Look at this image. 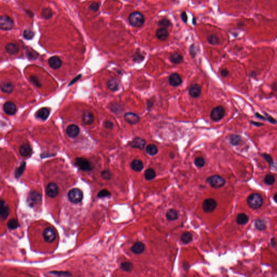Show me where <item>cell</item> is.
<instances>
[{"mask_svg":"<svg viewBox=\"0 0 277 277\" xmlns=\"http://www.w3.org/2000/svg\"><path fill=\"white\" fill-rule=\"evenodd\" d=\"M7 225L8 228L10 230H14L17 228L19 226V222L17 219H10L9 221L7 223Z\"/></svg>","mask_w":277,"mask_h":277,"instance_id":"obj_39","label":"cell"},{"mask_svg":"<svg viewBox=\"0 0 277 277\" xmlns=\"http://www.w3.org/2000/svg\"><path fill=\"white\" fill-rule=\"evenodd\" d=\"M9 214V208L5 201L0 200V217L6 219Z\"/></svg>","mask_w":277,"mask_h":277,"instance_id":"obj_15","label":"cell"},{"mask_svg":"<svg viewBox=\"0 0 277 277\" xmlns=\"http://www.w3.org/2000/svg\"><path fill=\"white\" fill-rule=\"evenodd\" d=\"M194 164L198 167H203L205 165V159L203 157H198L194 160Z\"/></svg>","mask_w":277,"mask_h":277,"instance_id":"obj_44","label":"cell"},{"mask_svg":"<svg viewBox=\"0 0 277 277\" xmlns=\"http://www.w3.org/2000/svg\"><path fill=\"white\" fill-rule=\"evenodd\" d=\"M103 125H104V126H105V127L108 128V129H112L114 127L113 124L112 123V122H110V121H105Z\"/></svg>","mask_w":277,"mask_h":277,"instance_id":"obj_52","label":"cell"},{"mask_svg":"<svg viewBox=\"0 0 277 277\" xmlns=\"http://www.w3.org/2000/svg\"><path fill=\"white\" fill-rule=\"evenodd\" d=\"M230 144L233 146H237L241 141V137L239 135H232L230 137Z\"/></svg>","mask_w":277,"mask_h":277,"instance_id":"obj_38","label":"cell"},{"mask_svg":"<svg viewBox=\"0 0 277 277\" xmlns=\"http://www.w3.org/2000/svg\"><path fill=\"white\" fill-rule=\"evenodd\" d=\"M166 217L168 220L174 221L178 218L179 213L176 210L170 209L166 213Z\"/></svg>","mask_w":277,"mask_h":277,"instance_id":"obj_27","label":"cell"},{"mask_svg":"<svg viewBox=\"0 0 277 277\" xmlns=\"http://www.w3.org/2000/svg\"><path fill=\"white\" fill-rule=\"evenodd\" d=\"M41 15L42 17L46 19H49L51 18L53 16V13L51 9L48 8H45L42 9V12H41Z\"/></svg>","mask_w":277,"mask_h":277,"instance_id":"obj_37","label":"cell"},{"mask_svg":"<svg viewBox=\"0 0 277 277\" xmlns=\"http://www.w3.org/2000/svg\"><path fill=\"white\" fill-rule=\"evenodd\" d=\"M43 238L46 241L48 242H52L54 241L56 238L55 230L54 228L51 227H47L44 230L43 233Z\"/></svg>","mask_w":277,"mask_h":277,"instance_id":"obj_10","label":"cell"},{"mask_svg":"<svg viewBox=\"0 0 277 277\" xmlns=\"http://www.w3.org/2000/svg\"><path fill=\"white\" fill-rule=\"evenodd\" d=\"M75 164L80 170L84 171H91L92 167L87 159L84 158H77L75 159Z\"/></svg>","mask_w":277,"mask_h":277,"instance_id":"obj_8","label":"cell"},{"mask_svg":"<svg viewBox=\"0 0 277 277\" xmlns=\"http://www.w3.org/2000/svg\"><path fill=\"white\" fill-rule=\"evenodd\" d=\"M50 273L53 274V275H56L58 276H69L71 275L70 273L67 272H58V271H53L51 272Z\"/></svg>","mask_w":277,"mask_h":277,"instance_id":"obj_49","label":"cell"},{"mask_svg":"<svg viewBox=\"0 0 277 277\" xmlns=\"http://www.w3.org/2000/svg\"><path fill=\"white\" fill-rule=\"evenodd\" d=\"M110 196V193L107 189H103L100 191L98 194L99 198H104Z\"/></svg>","mask_w":277,"mask_h":277,"instance_id":"obj_46","label":"cell"},{"mask_svg":"<svg viewBox=\"0 0 277 277\" xmlns=\"http://www.w3.org/2000/svg\"><path fill=\"white\" fill-rule=\"evenodd\" d=\"M66 132L68 137L75 138L79 134L80 129L79 127L75 125H70L67 128Z\"/></svg>","mask_w":277,"mask_h":277,"instance_id":"obj_13","label":"cell"},{"mask_svg":"<svg viewBox=\"0 0 277 277\" xmlns=\"http://www.w3.org/2000/svg\"><path fill=\"white\" fill-rule=\"evenodd\" d=\"M107 86L111 91H117L119 88V81L116 79H112L107 82Z\"/></svg>","mask_w":277,"mask_h":277,"instance_id":"obj_29","label":"cell"},{"mask_svg":"<svg viewBox=\"0 0 277 277\" xmlns=\"http://www.w3.org/2000/svg\"><path fill=\"white\" fill-rule=\"evenodd\" d=\"M26 166V163L23 162L22 163H21V165L20 166V167L17 168L15 172V177L16 178H19L20 177H21L22 174H23L24 170H25Z\"/></svg>","mask_w":277,"mask_h":277,"instance_id":"obj_36","label":"cell"},{"mask_svg":"<svg viewBox=\"0 0 277 277\" xmlns=\"http://www.w3.org/2000/svg\"><path fill=\"white\" fill-rule=\"evenodd\" d=\"M264 182L266 185H272L275 182V178L273 175L268 174L264 178Z\"/></svg>","mask_w":277,"mask_h":277,"instance_id":"obj_41","label":"cell"},{"mask_svg":"<svg viewBox=\"0 0 277 277\" xmlns=\"http://www.w3.org/2000/svg\"><path fill=\"white\" fill-rule=\"evenodd\" d=\"M89 9L93 12H96L99 9V5L98 3H93L90 6Z\"/></svg>","mask_w":277,"mask_h":277,"instance_id":"obj_50","label":"cell"},{"mask_svg":"<svg viewBox=\"0 0 277 277\" xmlns=\"http://www.w3.org/2000/svg\"><path fill=\"white\" fill-rule=\"evenodd\" d=\"M168 32L166 29L161 28L157 30L156 32V36L159 40L161 41H165L168 37Z\"/></svg>","mask_w":277,"mask_h":277,"instance_id":"obj_23","label":"cell"},{"mask_svg":"<svg viewBox=\"0 0 277 277\" xmlns=\"http://www.w3.org/2000/svg\"><path fill=\"white\" fill-rule=\"evenodd\" d=\"M131 167L135 172H141L144 168V163L140 160L135 159L132 162Z\"/></svg>","mask_w":277,"mask_h":277,"instance_id":"obj_26","label":"cell"},{"mask_svg":"<svg viewBox=\"0 0 277 277\" xmlns=\"http://www.w3.org/2000/svg\"><path fill=\"white\" fill-rule=\"evenodd\" d=\"M144 249H145V247H144V244L142 242L139 241V242H135L132 247L131 251L133 252L134 253L140 254L144 252Z\"/></svg>","mask_w":277,"mask_h":277,"instance_id":"obj_22","label":"cell"},{"mask_svg":"<svg viewBox=\"0 0 277 277\" xmlns=\"http://www.w3.org/2000/svg\"><path fill=\"white\" fill-rule=\"evenodd\" d=\"M255 227L259 230H263L266 228V224L265 220L263 219H256L255 221Z\"/></svg>","mask_w":277,"mask_h":277,"instance_id":"obj_32","label":"cell"},{"mask_svg":"<svg viewBox=\"0 0 277 277\" xmlns=\"http://www.w3.org/2000/svg\"><path fill=\"white\" fill-rule=\"evenodd\" d=\"M181 240L184 244H189L193 240V235L189 232H185L182 234Z\"/></svg>","mask_w":277,"mask_h":277,"instance_id":"obj_30","label":"cell"},{"mask_svg":"<svg viewBox=\"0 0 277 277\" xmlns=\"http://www.w3.org/2000/svg\"><path fill=\"white\" fill-rule=\"evenodd\" d=\"M146 144V141L140 137H135L130 144V146L132 147L137 148L140 149L144 148Z\"/></svg>","mask_w":277,"mask_h":277,"instance_id":"obj_19","label":"cell"},{"mask_svg":"<svg viewBox=\"0 0 277 277\" xmlns=\"http://www.w3.org/2000/svg\"><path fill=\"white\" fill-rule=\"evenodd\" d=\"M1 90L5 93H11L13 90V84L9 82H5L0 85Z\"/></svg>","mask_w":277,"mask_h":277,"instance_id":"obj_25","label":"cell"},{"mask_svg":"<svg viewBox=\"0 0 277 277\" xmlns=\"http://www.w3.org/2000/svg\"><path fill=\"white\" fill-rule=\"evenodd\" d=\"M206 182L214 189H219L223 186L226 183L225 180L223 177L218 175H214L208 178Z\"/></svg>","mask_w":277,"mask_h":277,"instance_id":"obj_4","label":"cell"},{"mask_svg":"<svg viewBox=\"0 0 277 277\" xmlns=\"http://www.w3.org/2000/svg\"><path fill=\"white\" fill-rule=\"evenodd\" d=\"M81 75H78V77H75V78L72 81L70 82V84H69V86H70V85H72V84H74V83H75V82L77 81V80L79 79L80 78V77H81Z\"/></svg>","mask_w":277,"mask_h":277,"instance_id":"obj_55","label":"cell"},{"mask_svg":"<svg viewBox=\"0 0 277 277\" xmlns=\"http://www.w3.org/2000/svg\"><path fill=\"white\" fill-rule=\"evenodd\" d=\"M225 114V110L224 107L218 106L212 110L211 113V118L213 121H218L224 118Z\"/></svg>","mask_w":277,"mask_h":277,"instance_id":"obj_6","label":"cell"},{"mask_svg":"<svg viewBox=\"0 0 277 277\" xmlns=\"http://www.w3.org/2000/svg\"><path fill=\"white\" fill-rule=\"evenodd\" d=\"M82 120L84 124L86 125H91L93 122L94 115L92 112L86 110L84 113Z\"/></svg>","mask_w":277,"mask_h":277,"instance_id":"obj_24","label":"cell"},{"mask_svg":"<svg viewBox=\"0 0 277 277\" xmlns=\"http://www.w3.org/2000/svg\"><path fill=\"white\" fill-rule=\"evenodd\" d=\"M146 152L149 155L154 156L158 153V149L155 145L153 144H150L148 145L146 148Z\"/></svg>","mask_w":277,"mask_h":277,"instance_id":"obj_33","label":"cell"},{"mask_svg":"<svg viewBox=\"0 0 277 277\" xmlns=\"http://www.w3.org/2000/svg\"><path fill=\"white\" fill-rule=\"evenodd\" d=\"M121 268L126 272H130L133 270V264L130 262H125L121 264Z\"/></svg>","mask_w":277,"mask_h":277,"instance_id":"obj_40","label":"cell"},{"mask_svg":"<svg viewBox=\"0 0 277 277\" xmlns=\"http://www.w3.org/2000/svg\"><path fill=\"white\" fill-rule=\"evenodd\" d=\"M49 66L54 69H58L62 66V61L58 56H52L48 60Z\"/></svg>","mask_w":277,"mask_h":277,"instance_id":"obj_17","label":"cell"},{"mask_svg":"<svg viewBox=\"0 0 277 277\" xmlns=\"http://www.w3.org/2000/svg\"><path fill=\"white\" fill-rule=\"evenodd\" d=\"M129 22L134 27H140L144 24V15L139 12H133L129 17Z\"/></svg>","mask_w":277,"mask_h":277,"instance_id":"obj_2","label":"cell"},{"mask_svg":"<svg viewBox=\"0 0 277 277\" xmlns=\"http://www.w3.org/2000/svg\"><path fill=\"white\" fill-rule=\"evenodd\" d=\"M249 217L245 213H239L237 217V223L239 225H245L249 221Z\"/></svg>","mask_w":277,"mask_h":277,"instance_id":"obj_31","label":"cell"},{"mask_svg":"<svg viewBox=\"0 0 277 277\" xmlns=\"http://www.w3.org/2000/svg\"><path fill=\"white\" fill-rule=\"evenodd\" d=\"M251 122L252 124H253V125H255V126H260L263 125V124H261V123H259V122H253V121H252Z\"/></svg>","mask_w":277,"mask_h":277,"instance_id":"obj_56","label":"cell"},{"mask_svg":"<svg viewBox=\"0 0 277 277\" xmlns=\"http://www.w3.org/2000/svg\"><path fill=\"white\" fill-rule=\"evenodd\" d=\"M30 81L35 85V86L37 87L38 88H40L41 87V84L36 76H34V75L31 76L30 77Z\"/></svg>","mask_w":277,"mask_h":277,"instance_id":"obj_45","label":"cell"},{"mask_svg":"<svg viewBox=\"0 0 277 277\" xmlns=\"http://www.w3.org/2000/svg\"><path fill=\"white\" fill-rule=\"evenodd\" d=\"M101 177L105 180H110L111 178V174L109 170H104L101 172Z\"/></svg>","mask_w":277,"mask_h":277,"instance_id":"obj_48","label":"cell"},{"mask_svg":"<svg viewBox=\"0 0 277 277\" xmlns=\"http://www.w3.org/2000/svg\"><path fill=\"white\" fill-rule=\"evenodd\" d=\"M277 194H275V195H274V196H273V200H275V203H277Z\"/></svg>","mask_w":277,"mask_h":277,"instance_id":"obj_57","label":"cell"},{"mask_svg":"<svg viewBox=\"0 0 277 277\" xmlns=\"http://www.w3.org/2000/svg\"><path fill=\"white\" fill-rule=\"evenodd\" d=\"M50 114L49 110L47 108H42L40 109L37 113V117L42 119V120H46L49 117Z\"/></svg>","mask_w":277,"mask_h":277,"instance_id":"obj_28","label":"cell"},{"mask_svg":"<svg viewBox=\"0 0 277 277\" xmlns=\"http://www.w3.org/2000/svg\"><path fill=\"white\" fill-rule=\"evenodd\" d=\"M220 74H221V75H222L223 77H227L228 74H229V72H228V70H227V69H224L221 70Z\"/></svg>","mask_w":277,"mask_h":277,"instance_id":"obj_53","label":"cell"},{"mask_svg":"<svg viewBox=\"0 0 277 277\" xmlns=\"http://www.w3.org/2000/svg\"><path fill=\"white\" fill-rule=\"evenodd\" d=\"M217 206V201L215 199L213 198H208L203 202V211L206 213H211L216 208Z\"/></svg>","mask_w":277,"mask_h":277,"instance_id":"obj_7","label":"cell"},{"mask_svg":"<svg viewBox=\"0 0 277 277\" xmlns=\"http://www.w3.org/2000/svg\"><path fill=\"white\" fill-rule=\"evenodd\" d=\"M156 176V173L152 168H148L145 171L144 177L147 180H152L155 178Z\"/></svg>","mask_w":277,"mask_h":277,"instance_id":"obj_34","label":"cell"},{"mask_svg":"<svg viewBox=\"0 0 277 277\" xmlns=\"http://www.w3.org/2000/svg\"><path fill=\"white\" fill-rule=\"evenodd\" d=\"M181 17H182V20H183L184 22H186L187 21V15L186 14V13H185V12H183L182 14Z\"/></svg>","mask_w":277,"mask_h":277,"instance_id":"obj_54","label":"cell"},{"mask_svg":"<svg viewBox=\"0 0 277 277\" xmlns=\"http://www.w3.org/2000/svg\"><path fill=\"white\" fill-rule=\"evenodd\" d=\"M201 93V88L197 84H192L189 89V94L192 98H198L200 95Z\"/></svg>","mask_w":277,"mask_h":277,"instance_id":"obj_18","label":"cell"},{"mask_svg":"<svg viewBox=\"0 0 277 277\" xmlns=\"http://www.w3.org/2000/svg\"><path fill=\"white\" fill-rule=\"evenodd\" d=\"M41 199L42 196L41 194L36 191H32L28 195L27 202L30 206L33 207L34 205L40 203L41 201Z\"/></svg>","mask_w":277,"mask_h":277,"instance_id":"obj_9","label":"cell"},{"mask_svg":"<svg viewBox=\"0 0 277 277\" xmlns=\"http://www.w3.org/2000/svg\"><path fill=\"white\" fill-rule=\"evenodd\" d=\"M14 22L13 20L7 15L0 17V28L2 30H9L13 28Z\"/></svg>","mask_w":277,"mask_h":277,"instance_id":"obj_5","label":"cell"},{"mask_svg":"<svg viewBox=\"0 0 277 277\" xmlns=\"http://www.w3.org/2000/svg\"><path fill=\"white\" fill-rule=\"evenodd\" d=\"M169 83L171 86L177 87L182 83V79L180 75L178 73H173L169 77Z\"/></svg>","mask_w":277,"mask_h":277,"instance_id":"obj_16","label":"cell"},{"mask_svg":"<svg viewBox=\"0 0 277 277\" xmlns=\"http://www.w3.org/2000/svg\"><path fill=\"white\" fill-rule=\"evenodd\" d=\"M20 154L23 157H27L32 153V149L29 144H24L21 146L20 150Z\"/></svg>","mask_w":277,"mask_h":277,"instance_id":"obj_21","label":"cell"},{"mask_svg":"<svg viewBox=\"0 0 277 277\" xmlns=\"http://www.w3.org/2000/svg\"><path fill=\"white\" fill-rule=\"evenodd\" d=\"M247 203L250 208L257 210L263 204V198L259 194L252 193L247 198Z\"/></svg>","mask_w":277,"mask_h":277,"instance_id":"obj_1","label":"cell"},{"mask_svg":"<svg viewBox=\"0 0 277 277\" xmlns=\"http://www.w3.org/2000/svg\"><path fill=\"white\" fill-rule=\"evenodd\" d=\"M159 25L161 27H169L171 26V24L169 20H168L167 19H162L159 23Z\"/></svg>","mask_w":277,"mask_h":277,"instance_id":"obj_47","label":"cell"},{"mask_svg":"<svg viewBox=\"0 0 277 277\" xmlns=\"http://www.w3.org/2000/svg\"><path fill=\"white\" fill-rule=\"evenodd\" d=\"M6 51L8 53L11 55H15L19 53V46L16 43H9L6 46Z\"/></svg>","mask_w":277,"mask_h":277,"instance_id":"obj_20","label":"cell"},{"mask_svg":"<svg viewBox=\"0 0 277 277\" xmlns=\"http://www.w3.org/2000/svg\"><path fill=\"white\" fill-rule=\"evenodd\" d=\"M207 41L210 44L215 45L219 43V38L216 35H211L207 37Z\"/></svg>","mask_w":277,"mask_h":277,"instance_id":"obj_42","label":"cell"},{"mask_svg":"<svg viewBox=\"0 0 277 277\" xmlns=\"http://www.w3.org/2000/svg\"><path fill=\"white\" fill-rule=\"evenodd\" d=\"M263 156L264 158L265 159L268 163H270V165L271 166L273 165V161L270 155H268V154H263Z\"/></svg>","mask_w":277,"mask_h":277,"instance_id":"obj_51","label":"cell"},{"mask_svg":"<svg viewBox=\"0 0 277 277\" xmlns=\"http://www.w3.org/2000/svg\"><path fill=\"white\" fill-rule=\"evenodd\" d=\"M3 110L6 114L12 115L17 112V106L14 103L9 101L5 103V105H3Z\"/></svg>","mask_w":277,"mask_h":277,"instance_id":"obj_12","label":"cell"},{"mask_svg":"<svg viewBox=\"0 0 277 277\" xmlns=\"http://www.w3.org/2000/svg\"><path fill=\"white\" fill-rule=\"evenodd\" d=\"M124 119L127 122L131 125L137 124L140 120L139 117L137 114L131 112L126 113L124 116Z\"/></svg>","mask_w":277,"mask_h":277,"instance_id":"obj_14","label":"cell"},{"mask_svg":"<svg viewBox=\"0 0 277 277\" xmlns=\"http://www.w3.org/2000/svg\"><path fill=\"white\" fill-rule=\"evenodd\" d=\"M170 60L172 63L178 64L181 63L183 60V57L181 54L179 53L173 54L172 56H170Z\"/></svg>","mask_w":277,"mask_h":277,"instance_id":"obj_35","label":"cell"},{"mask_svg":"<svg viewBox=\"0 0 277 277\" xmlns=\"http://www.w3.org/2000/svg\"><path fill=\"white\" fill-rule=\"evenodd\" d=\"M46 193L47 196L51 198H55L58 195V187L54 182H51L48 184L46 187Z\"/></svg>","mask_w":277,"mask_h":277,"instance_id":"obj_11","label":"cell"},{"mask_svg":"<svg viewBox=\"0 0 277 277\" xmlns=\"http://www.w3.org/2000/svg\"><path fill=\"white\" fill-rule=\"evenodd\" d=\"M34 33L29 29H27L24 32V37L26 40H31L34 36Z\"/></svg>","mask_w":277,"mask_h":277,"instance_id":"obj_43","label":"cell"},{"mask_svg":"<svg viewBox=\"0 0 277 277\" xmlns=\"http://www.w3.org/2000/svg\"><path fill=\"white\" fill-rule=\"evenodd\" d=\"M68 198L70 202L73 204H78L81 202L84 198V193L79 189H73L69 191Z\"/></svg>","mask_w":277,"mask_h":277,"instance_id":"obj_3","label":"cell"}]
</instances>
